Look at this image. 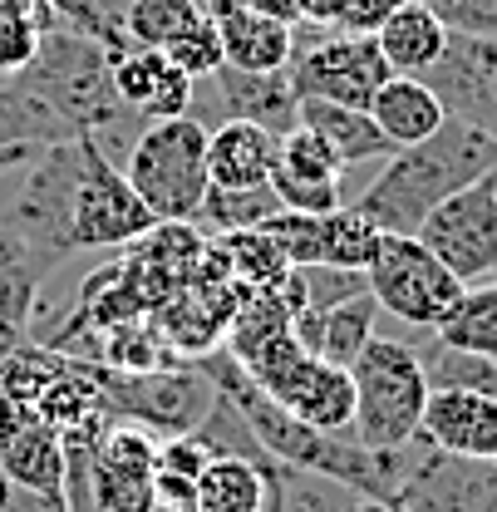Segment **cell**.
Returning a JSON list of instances; mask_svg holds the SVG:
<instances>
[{
	"label": "cell",
	"mask_w": 497,
	"mask_h": 512,
	"mask_svg": "<svg viewBox=\"0 0 497 512\" xmlns=\"http://www.w3.org/2000/svg\"><path fill=\"white\" fill-rule=\"evenodd\" d=\"M497 173V138L463 119H443L424 143L394 148L370 188L355 197V207L389 237H414L424 217L453 192L473 188Z\"/></svg>",
	"instance_id": "obj_1"
},
{
	"label": "cell",
	"mask_w": 497,
	"mask_h": 512,
	"mask_svg": "<svg viewBox=\"0 0 497 512\" xmlns=\"http://www.w3.org/2000/svg\"><path fill=\"white\" fill-rule=\"evenodd\" d=\"M15 79L30 94H40L79 138H94L114 163H124V153L133 148L128 124L143 119V114L119 104L114 79H109V50L94 35H84L74 25L50 30L40 40V55L30 60V69L15 74Z\"/></svg>",
	"instance_id": "obj_2"
},
{
	"label": "cell",
	"mask_w": 497,
	"mask_h": 512,
	"mask_svg": "<svg viewBox=\"0 0 497 512\" xmlns=\"http://www.w3.org/2000/svg\"><path fill=\"white\" fill-rule=\"evenodd\" d=\"M355 384V424L350 439L365 448H404L419 439L424 404H429V380L419 365V350L394 335H374L350 365Z\"/></svg>",
	"instance_id": "obj_3"
},
{
	"label": "cell",
	"mask_w": 497,
	"mask_h": 512,
	"mask_svg": "<svg viewBox=\"0 0 497 512\" xmlns=\"http://www.w3.org/2000/svg\"><path fill=\"white\" fill-rule=\"evenodd\" d=\"M124 178L158 222H197L207 202V128L192 119L148 124L124 153Z\"/></svg>",
	"instance_id": "obj_4"
},
{
	"label": "cell",
	"mask_w": 497,
	"mask_h": 512,
	"mask_svg": "<svg viewBox=\"0 0 497 512\" xmlns=\"http://www.w3.org/2000/svg\"><path fill=\"white\" fill-rule=\"evenodd\" d=\"M79 173H84V138H64L40 148L25 163V178L15 183L0 227L15 232L25 247L45 256L50 266H64L74 247V192H79Z\"/></svg>",
	"instance_id": "obj_5"
},
{
	"label": "cell",
	"mask_w": 497,
	"mask_h": 512,
	"mask_svg": "<svg viewBox=\"0 0 497 512\" xmlns=\"http://www.w3.org/2000/svg\"><path fill=\"white\" fill-rule=\"evenodd\" d=\"M237 365L247 370L261 394H271L301 424L325 429V434H350V424H355V384H350V370L315 360L291 330L276 335V340H266L256 355L237 360Z\"/></svg>",
	"instance_id": "obj_6"
},
{
	"label": "cell",
	"mask_w": 497,
	"mask_h": 512,
	"mask_svg": "<svg viewBox=\"0 0 497 512\" xmlns=\"http://www.w3.org/2000/svg\"><path fill=\"white\" fill-rule=\"evenodd\" d=\"M89 380L99 384L104 409L114 419L143 424V429L168 434V439L192 434L217 399V384L202 375V365H168V370H143V375L89 365Z\"/></svg>",
	"instance_id": "obj_7"
},
{
	"label": "cell",
	"mask_w": 497,
	"mask_h": 512,
	"mask_svg": "<svg viewBox=\"0 0 497 512\" xmlns=\"http://www.w3.org/2000/svg\"><path fill=\"white\" fill-rule=\"evenodd\" d=\"M296 50H291V84L301 99H330L350 109H370L379 84L394 74L374 35H345V30H320V25H291Z\"/></svg>",
	"instance_id": "obj_8"
},
{
	"label": "cell",
	"mask_w": 497,
	"mask_h": 512,
	"mask_svg": "<svg viewBox=\"0 0 497 512\" xmlns=\"http://www.w3.org/2000/svg\"><path fill=\"white\" fill-rule=\"evenodd\" d=\"M365 276H370V296L379 301V311L414 325V330H434L438 320L453 311V301L463 296V281L419 237H389L384 232Z\"/></svg>",
	"instance_id": "obj_9"
},
{
	"label": "cell",
	"mask_w": 497,
	"mask_h": 512,
	"mask_svg": "<svg viewBox=\"0 0 497 512\" xmlns=\"http://www.w3.org/2000/svg\"><path fill=\"white\" fill-rule=\"evenodd\" d=\"M187 119L202 124L207 133L217 124H256L266 128L271 138L291 133L301 124V94L291 84L286 69H271V74H256V69H237V64H222L217 74L197 79L192 84V104H187Z\"/></svg>",
	"instance_id": "obj_10"
},
{
	"label": "cell",
	"mask_w": 497,
	"mask_h": 512,
	"mask_svg": "<svg viewBox=\"0 0 497 512\" xmlns=\"http://www.w3.org/2000/svg\"><path fill=\"white\" fill-rule=\"evenodd\" d=\"M158 227V217L143 207V197L133 192L124 168L94 143L84 138V173L74 192V247H133L138 237H148Z\"/></svg>",
	"instance_id": "obj_11"
},
{
	"label": "cell",
	"mask_w": 497,
	"mask_h": 512,
	"mask_svg": "<svg viewBox=\"0 0 497 512\" xmlns=\"http://www.w3.org/2000/svg\"><path fill=\"white\" fill-rule=\"evenodd\" d=\"M429 252L463 281L478 286L483 276L497 271V183L483 178L473 188L453 192L448 202H438L424 217V227L414 232Z\"/></svg>",
	"instance_id": "obj_12"
},
{
	"label": "cell",
	"mask_w": 497,
	"mask_h": 512,
	"mask_svg": "<svg viewBox=\"0 0 497 512\" xmlns=\"http://www.w3.org/2000/svg\"><path fill=\"white\" fill-rule=\"evenodd\" d=\"M394 512H497V468L488 458H458L424 439L419 463L394 493Z\"/></svg>",
	"instance_id": "obj_13"
},
{
	"label": "cell",
	"mask_w": 497,
	"mask_h": 512,
	"mask_svg": "<svg viewBox=\"0 0 497 512\" xmlns=\"http://www.w3.org/2000/svg\"><path fill=\"white\" fill-rule=\"evenodd\" d=\"M419 79L443 99L448 119H463L497 138V40L448 35V50Z\"/></svg>",
	"instance_id": "obj_14"
},
{
	"label": "cell",
	"mask_w": 497,
	"mask_h": 512,
	"mask_svg": "<svg viewBox=\"0 0 497 512\" xmlns=\"http://www.w3.org/2000/svg\"><path fill=\"white\" fill-rule=\"evenodd\" d=\"M153 473H158V439L143 424L114 419L99 444L94 468V512H148L153 498Z\"/></svg>",
	"instance_id": "obj_15"
},
{
	"label": "cell",
	"mask_w": 497,
	"mask_h": 512,
	"mask_svg": "<svg viewBox=\"0 0 497 512\" xmlns=\"http://www.w3.org/2000/svg\"><path fill=\"white\" fill-rule=\"evenodd\" d=\"M0 473L10 483L40 488V493H60L64 483L60 429H50L30 404H20L10 394H0Z\"/></svg>",
	"instance_id": "obj_16"
},
{
	"label": "cell",
	"mask_w": 497,
	"mask_h": 512,
	"mask_svg": "<svg viewBox=\"0 0 497 512\" xmlns=\"http://www.w3.org/2000/svg\"><path fill=\"white\" fill-rule=\"evenodd\" d=\"M419 434L458 458H497V399L468 389H429Z\"/></svg>",
	"instance_id": "obj_17"
},
{
	"label": "cell",
	"mask_w": 497,
	"mask_h": 512,
	"mask_svg": "<svg viewBox=\"0 0 497 512\" xmlns=\"http://www.w3.org/2000/svg\"><path fill=\"white\" fill-rule=\"evenodd\" d=\"M197 5L212 15V25H217V35H222L227 64L256 69V74H271V69H286V64H291V50H296L291 25L256 15L242 0H197Z\"/></svg>",
	"instance_id": "obj_18"
},
{
	"label": "cell",
	"mask_w": 497,
	"mask_h": 512,
	"mask_svg": "<svg viewBox=\"0 0 497 512\" xmlns=\"http://www.w3.org/2000/svg\"><path fill=\"white\" fill-rule=\"evenodd\" d=\"M379 316H384L379 301H374L370 291H360V296H350V301H340V306H330V311L296 316L291 320V335L311 350L315 360L350 370V365L360 360V350L374 340V320Z\"/></svg>",
	"instance_id": "obj_19"
},
{
	"label": "cell",
	"mask_w": 497,
	"mask_h": 512,
	"mask_svg": "<svg viewBox=\"0 0 497 512\" xmlns=\"http://www.w3.org/2000/svg\"><path fill=\"white\" fill-rule=\"evenodd\" d=\"M50 261L0 227V355L25 345V325L40 306V286L50 281Z\"/></svg>",
	"instance_id": "obj_20"
},
{
	"label": "cell",
	"mask_w": 497,
	"mask_h": 512,
	"mask_svg": "<svg viewBox=\"0 0 497 512\" xmlns=\"http://www.w3.org/2000/svg\"><path fill=\"white\" fill-rule=\"evenodd\" d=\"M370 119L379 124V133L394 143V148H409V143H424L429 133L443 128L448 109L434 89L414 74H389L379 84V94L370 99Z\"/></svg>",
	"instance_id": "obj_21"
},
{
	"label": "cell",
	"mask_w": 497,
	"mask_h": 512,
	"mask_svg": "<svg viewBox=\"0 0 497 512\" xmlns=\"http://www.w3.org/2000/svg\"><path fill=\"white\" fill-rule=\"evenodd\" d=\"M276 163V138L256 124H217L207 133V178L212 188H261L271 183Z\"/></svg>",
	"instance_id": "obj_22"
},
{
	"label": "cell",
	"mask_w": 497,
	"mask_h": 512,
	"mask_svg": "<svg viewBox=\"0 0 497 512\" xmlns=\"http://www.w3.org/2000/svg\"><path fill=\"white\" fill-rule=\"evenodd\" d=\"M374 45H379V55H384V64H389L394 74H414V79H419V74H429L438 64V55L448 50V25L438 20L424 0H404V5L379 25Z\"/></svg>",
	"instance_id": "obj_23"
},
{
	"label": "cell",
	"mask_w": 497,
	"mask_h": 512,
	"mask_svg": "<svg viewBox=\"0 0 497 512\" xmlns=\"http://www.w3.org/2000/svg\"><path fill=\"white\" fill-rule=\"evenodd\" d=\"M301 124L315 128L335 148V158L345 163V173L394 153V143L379 133L370 109H350V104H330V99H301Z\"/></svg>",
	"instance_id": "obj_24"
},
{
	"label": "cell",
	"mask_w": 497,
	"mask_h": 512,
	"mask_svg": "<svg viewBox=\"0 0 497 512\" xmlns=\"http://www.w3.org/2000/svg\"><path fill=\"white\" fill-rule=\"evenodd\" d=\"M276 463L251 458H212L197 473V512H266Z\"/></svg>",
	"instance_id": "obj_25"
},
{
	"label": "cell",
	"mask_w": 497,
	"mask_h": 512,
	"mask_svg": "<svg viewBox=\"0 0 497 512\" xmlns=\"http://www.w3.org/2000/svg\"><path fill=\"white\" fill-rule=\"evenodd\" d=\"M64 138H79V133L40 94H30L20 79L0 84V148H45V143H64Z\"/></svg>",
	"instance_id": "obj_26"
},
{
	"label": "cell",
	"mask_w": 497,
	"mask_h": 512,
	"mask_svg": "<svg viewBox=\"0 0 497 512\" xmlns=\"http://www.w3.org/2000/svg\"><path fill=\"white\" fill-rule=\"evenodd\" d=\"M434 335L443 345L478 350V355H493L497 360V281L463 286V296H458L453 311L434 325Z\"/></svg>",
	"instance_id": "obj_27"
},
{
	"label": "cell",
	"mask_w": 497,
	"mask_h": 512,
	"mask_svg": "<svg viewBox=\"0 0 497 512\" xmlns=\"http://www.w3.org/2000/svg\"><path fill=\"white\" fill-rule=\"evenodd\" d=\"M414 350H419V365H424L429 389H468V394H493L497 399V360L493 355L443 345L438 335H429V340L414 345Z\"/></svg>",
	"instance_id": "obj_28"
},
{
	"label": "cell",
	"mask_w": 497,
	"mask_h": 512,
	"mask_svg": "<svg viewBox=\"0 0 497 512\" xmlns=\"http://www.w3.org/2000/svg\"><path fill=\"white\" fill-rule=\"evenodd\" d=\"M379 242H384V232L374 227L355 202H345V207H335V212L320 217V261H325V266L370 271Z\"/></svg>",
	"instance_id": "obj_29"
},
{
	"label": "cell",
	"mask_w": 497,
	"mask_h": 512,
	"mask_svg": "<svg viewBox=\"0 0 497 512\" xmlns=\"http://www.w3.org/2000/svg\"><path fill=\"white\" fill-rule=\"evenodd\" d=\"M217 247H222L227 266H232V281H237L242 291H271V286H281V281L291 276V261L281 256V247H276L261 227L227 232V237H217Z\"/></svg>",
	"instance_id": "obj_30"
},
{
	"label": "cell",
	"mask_w": 497,
	"mask_h": 512,
	"mask_svg": "<svg viewBox=\"0 0 497 512\" xmlns=\"http://www.w3.org/2000/svg\"><path fill=\"white\" fill-rule=\"evenodd\" d=\"M276 212H281V197L271 192V183H261V188H207V202L197 212V227H207L212 237H227V232L261 227Z\"/></svg>",
	"instance_id": "obj_31"
},
{
	"label": "cell",
	"mask_w": 497,
	"mask_h": 512,
	"mask_svg": "<svg viewBox=\"0 0 497 512\" xmlns=\"http://www.w3.org/2000/svg\"><path fill=\"white\" fill-rule=\"evenodd\" d=\"M202 15H207V10H202L197 0H128L124 35H128V45H153V50H163V45H173L178 35H187Z\"/></svg>",
	"instance_id": "obj_32"
},
{
	"label": "cell",
	"mask_w": 497,
	"mask_h": 512,
	"mask_svg": "<svg viewBox=\"0 0 497 512\" xmlns=\"http://www.w3.org/2000/svg\"><path fill=\"white\" fill-rule=\"evenodd\" d=\"M271 173L301 178V183H340V178H345V163L335 158V148H330L315 128L296 124L291 133L276 138V163H271Z\"/></svg>",
	"instance_id": "obj_33"
},
{
	"label": "cell",
	"mask_w": 497,
	"mask_h": 512,
	"mask_svg": "<svg viewBox=\"0 0 497 512\" xmlns=\"http://www.w3.org/2000/svg\"><path fill=\"white\" fill-rule=\"evenodd\" d=\"M355 498L360 493L335 478L276 463V512H355Z\"/></svg>",
	"instance_id": "obj_34"
},
{
	"label": "cell",
	"mask_w": 497,
	"mask_h": 512,
	"mask_svg": "<svg viewBox=\"0 0 497 512\" xmlns=\"http://www.w3.org/2000/svg\"><path fill=\"white\" fill-rule=\"evenodd\" d=\"M163 69H168V55L153 50V45H124V50H114L109 55V79H114L119 104L133 109V114H143V104L153 99V89L163 79Z\"/></svg>",
	"instance_id": "obj_35"
},
{
	"label": "cell",
	"mask_w": 497,
	"mask_h": 512,
	"mask_svg": "<svg viewBox=\"0 0 497 512\" xmlns=\"http://www.w3.org/2000/svg\"><path fill=\"white\" fill-rule=\"evenodd\" d=\"M163 55L173 69H183L187 79H207V74H217L227 55H222V35H217V25H212V15H202L187 35H178L173 45H163Z\"/></svg>",
	"instance_id": "obj_36"
},
{
	"label": "cell",
	"mask_w": 497,
	"mask_h": 512,
	"mask_svg": "<svg viewBox=\"0 0 497 512\" xmlns=\"http://www.w3.org/2000/svg\"><path fill=\"white\" fill-rule=\"evenodd\" d=\"M40 40H45V30H40L35 15H10V20H0V84L30 69V60L40 55Z\"/></svg>",
	"instance_id": "obj_37"
},
{
	"label": "cell",
	"mask_w": 497,
	"mask_h": 512,
	"mask_svg": "<svg viewBox=\"0 0 497 512\" xmlns=\"http://www.w3.org/2000/svg\"><path fill=\"white\" fill-rule=\"evenodd\" d=\"M424 5L448 25V35L497 40V0H424Z\"/></svg>",
	"instance_id": "obj_38"
},
{
	"label": "cell",
	"mask_w": 497,
	"mask_h": 512,
	"mask_svg": "<svg viewBox=\"0 0 497 512\" xmlns=\"http://www.w3.org/2000/svg\"><path fill=\"white\" fill-rule=\"evenodd\" d=\"M271 192L281 197L286 212H306V217H325V212L345 207V188L340 183H301V178L271 173Z\"/></svg>",
	"instance_id": "obj_39"
},
{
	"label": "cell",
	"mask_w": 497,
	"mask_h": 512,
	"mask_svg": "<svg viewBox=\"0 0 497 512\" xmlns=\"http://www.w3.org/2000/svg\"><path fill=\"white\" fill-rule=\"evenodd\" d=\"M192 84L197 79H187L183 69H163V79H158V89H153V99L143 104V119L148 124H163V119H187V104H192Z\"/></svg>",
	"instance_id": "obj_40"
},
{
	"label": "cell",
	"mask_w": 497,
	"mask_h": 512,
	"mask_svg": "<svg viewBox=\"0 0 497 512\" xmlns=\"http://www.w3.org/2000/svg\"><path fill=\"white\" fill-rule=\"evenodd\" d=\"M399 5H404V0H335L330 30H345V35H379V25H384Z\"/></svg>",
	"instance_id": "obj_41"
},
{
	"label": "cell",
	"mask_w": 497,
	"mask_h": 512,
	"mask_svg": "<svg viewBox=\"0 0 497 512\" xmlns=\"http://www.w3.org/2000/svg\"><path fill=\"white\" fill-rule=\"evenodd\" d=\"M212 458H217V453L202 444L197 434H173V439H158V468H168V473L197 478V473H202Z\"/></svg>",
	"instance_id": "obj_42"
},
{
	"label": "cell",
	"mask_w": 497,
	"mask_h": 512,
	"mask_svg": "<svg viewBox=\"0 0 497 512\" xmlns=\"http://www.w3.org/2000/svg\"><path fill=\"white\" fill-rule=\"evenodd\" d=\"M0 512H69L60 493H40V488H20L0 473Z\"/></svg>",
	"instance_id": "obj_43"
},
{
	"label": "cell",
	"mask_w": 497,
	"mask_h": 512,
	"mask_svg": "<svg viewBox=\"0 0 497 512\" xmlns=\"http://www.w3.org/2000/svg\"><path fill=\"white\" fill-rule=\"evenodd\" d=\"M153 498H158V503H168V508L197 512V478H183V473L158 468V473H153Z\"/></svg>",
	"instance_id": "obj_44"
},
{
	"label": "cell",
	"mask_w": 497,
	"mask_h": 512,
	"mask_svg": "<svg viewBox=\"0 0 497 512\" xmlns=\"http://www.w3.org/2000/svg\"><path fill=\"white\" fill-rule=\"evenodd\" d=\"M10 15H35L45 35H50V30H60V25H64V20L55 15V10H50V5H45V0H0V20H10Z\"/></svg>",
	"instance_id": "obj_45"
},
{
	"label": "cell",
	"mask_w": 497,
	"mask_h": 512,
	"mask_svg": "<svg viewBox=\"0 0 497 512\" xmlns=\"http://www.w3.org/2000/svg\"><path fill=\"white\" fill-rule=\"evenodd\" d=\"M247 10L266 15V20H281V25H301V0H242Z\"/></svg>",
	"instance_id": "obj_46"
},
{
	"label": "cell",
	"mask_w": 497,
	"mask_h": 512,
	"mask_svg": "<svg viewBox=\"0 0 497 512\" xmlns=\"http://www.w3.org/2000/svg\"><path fill=\"white\" fill-rule=\"evenodd\" d=\"M45 148H50V143H45ZM35 153H40V148H0V178H5L10 168H20V163H30Z\"/></svg>",
	"instance_id": "obj_47"
},
{
	"label": "cell",
	"mask_w": 497,
	"mask_h": 512,
	"mask_svg": "<svg viewBox=\"0 0 497 512\" xmlns=\"http://www.w3.org/2000/svg\"><path fill=\"white\" fill-rule=\"evenodd\" d=\"M89 5H94V10H99V15L109 20V25H119V30H124V10H128V0H89Z\"/></svg>",
	"instance_id": "obj_48"
},
{
	"label": "cell",
	"mask_w": 497,
	"mask_h": 512,
	"mask_svg": "<svg viewBox=\"0 0 497 512\" xmlns=\"http://www.w3.org/2000/svg\"><path fill=\"white\" fill-rule=\"evenodd\" d=\"M355 512H394V503H384V498H370V493H360V498H355Z\"/></svg>",
	"instance_id": "obj_49"
},
{
	"label": "cell",
	"mask_w": 497,
	"mask_h": 512,
	"mask_svg": "<svg viewBox=\"0 0 497 512\" xmlns=\"http://www.w3.org/2000/svg\"><path fill=\"white\" fill-rule=\"evenodd\" d=\"M266 512H276V473H271V503H266Z\"/></svg>",
	"instance_id": "obj_50"
},
{
	"label": "cell",
	"mask_w": 497,
	"mask_h": 512,
	"mask_svg": "<svg viewBox=\"0 0 497 512\" xmlns=\"http://www.w3.org/2000/svg\"><path fill=\"white\" fill-rule=\"evenodd\" d=\"M148 512H183V508H168V503H153Z\"/></svg>",
	"instance_id": "obj_51"
},
{
	"label": "cell",
	"mask_w": 497,
	"mask_h": 512,
	"mask_svg": "<svg viewBox=\"0 0 497 512\" xmlns=\"http://www.w3.org/2000/svg\"><path fill=\"white\" fill-rule=\"evenodd\" d=\"M493 468H497V458H493Z\"/></svg>",
	"instance_id": "obj_52"
},
{
	"label": "cell",
	"mask_w": 497,
	"mask_h": 512,
	"mask_svg": "<svg viewBox=\"0 0 497 512\" xmlns=\"http://www.w3.org/2000/svg\"><path fill=\"white\" fill-rule=\"evenodd\" d=\"M493 183H497V173H493Z\"/></svg>",
	"instance_id": "obj_53"
}]
</instances>
